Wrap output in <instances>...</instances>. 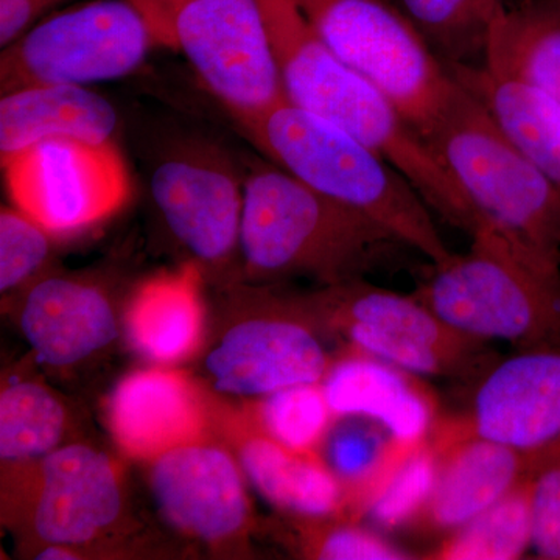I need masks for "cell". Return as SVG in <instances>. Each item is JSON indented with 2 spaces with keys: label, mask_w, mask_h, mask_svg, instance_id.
Instances as JSON below:
<instances>
[{
  "label": "cell",
  "mask_w": 560,
  "mask_h": 560,
  "mask_svg": "<svg viewBox=\"0 0 560 560\" xmlns=\"http://www.w3.org/2000/svg\"><path fill=\"white\" fill-rule=\"evenodd\" d=\"M534 2L540 3V5L547 7V9L560 14V0H534Z\"/></svg>",
  "instance_id": "obj_36"
},
{
  "label": "cell",
  "mask_w": 560,
  "mask_h": 560,
  "mask_svg": "<svg viewBox=\"0 0 560 560\" xmlns=\"http://www.w3.org/2000/svg\"><path fill=\"white\" fill-rule=\"evenodd\" d=\"M55 3L58 0H0V47L16 43Z\"/></svg>",
  "instance_id": "obj_34"
},
{
  "label": "cell",
  "mask_w": 560,
  "mask_h": 560,
  "mask_svg": "<svg viewBox=\"0 0 560 560\" xmlns=\"http://www.w3.org/2000/svg\"><path fill=\"white\" fill-rule=\"evenodd\" d=\"M241 463L254 488L279 510L298 518H350L348 492L318 453L293 451L261 434L243 444Z\"/></svg>",
  "instance_id": "obj_22"
},
{
  "label": "cell",
  "mask_w": 560,
  "mask_h": 560,
  "mask_svg": "<svg viewBox=\"0 0 560 560\" xmlns=\"http://www.w3.org/2000/svg\"><path fill=\"white\" fill-rule=\"evenodd\" d=\"M423 140L469 201L475 234L492 232L530 259L560 270L559 187L459 81Z\"/></svg>",
  "instance_id": "obj_4"
},
{
  "label": "cell",
  "mask_w": 560,
  "mask_h": 560,
  "mask_svg": "<svg viewBox=\"0 0 560 560\" xmlns=\"http://www.w3.org/2000/svg\"><path fill=\"white\" fill-rule=\"evenodd\" d=\"M2 167L14 206L54 235L108 219L130 197L116 142L46 140L2 161Z\"/></svg>",
  "instance_id": "obj_11"
},
{
  "label": "cell",
  "mask_w": 560,
  "mask_h": 560,
  "mask_svg": "<svg viewBox=\"0 0 560 560\" xmlns=\"http://www.w3.org/2000/svg\"><path fill=\"white\" fill-rule=\"evenodd\" d=\"M453 329L521 349L560 345V270L512 248L489 231L466 254L431 264L412 291Z\"/></svg>",
  "instance_id": "obj_5"
},
{
  "label": "cell",
  "mask_w": 560,
  "mask_h": 560,
  "mask_svg": "<svg viewBox=\"0 0 560 560\" xmlns=\"http://www.w3.org/2000/svg\"><path fill=\"white\" fill-rule=\"evenodd\" d=\"M154 205L198 260L221 265L241 249L243 180L231 151L208 132L168 124L145 149Z\"/></svg>",
  "instance_id": "obj_9"
},
{
  "label": "cell",
  "mask_w": 560,
  "mask_h": 560,
  "mask_svg": "<svg viewBox=\"0 0 560 560\" xmlns=\"http://www.w3.org/2000/svg\"><path fill=\"white\" fill-rule=\"evenodd\" d=\"M135 348L160 363L184 359L197 348L202 329L198 271L186 268L145 283L127 318Z\"/></svg>",
  "instance_id": "obj_24"
},
{
  "label": "cell",
  "mask_w": 560,
  "mask_h": 560,
  "mask_svg": "<svg viewBox=\"0 0 560 560\" xmlns=\"http://www.w3.org/2000/svg\"><path fill=\"white\" fill-rule=\"evenodd\" d=\"M50 231L21 209L0 212V290L16 289L40 270L50 254Z\"/></svg>",
  "instance_id": "obj_32"
},
{
  "label": "cell",
  "mask_w": 560,
  "mask_h": 560,
  "mask_svg": "<svg viewBox=\"0 0 560 560\" xmlns=\"http://www.w3.org/2000/svg\"><path fill=\"white\" fill-rule=\"evenodd\" d=\"M447 69L481 102L501 132L560 189V102L482 65Z\"/></svg>",
  "instance_id": "obj_21"
},
{
  "label": "cell",
  "mask_w": 560,
  "mask_h": 560,
  "mask_svg": "<svg viewBox=\"0 0 560 560\" xmlns=\"http://www.w3.org/2000/svg\"><path fill=\"white\" fill-rule=\"evenodd\" d=\"M460 430L529 456L560 445V345L522 349L480 378Z\"/></svg>",
  "instance_id": "obj_12"
},
{
  "label": "cell",
  "mask_w": 560,
  "mask_h": 560,
  "mask_svg": "<svg viewBox=\"0 0 560 560\" xmlns=\"http://www.w3.org/2000/svg\"><path fill=\"white\" fill-rule=\"evenodd\" d=\"M259 3L289 102L377 151L410 180L434 215L474 234L469 201L397 106L341 61L291 0Z\"/></svg>",
  "instance_id": "obj_1"
},
{
  "label": "cell",
  "mask_w": 560,
  "mask_h": 560,
  "mask_svg": "<svg viewBox=\"0 0 560 560\" xmlns=\"http://www.w3.org/2000/svg\"><path fill=\"white\" fill-rule=\"evenodd\" d=\"M480 65L560 102V14L534 0H504L490 21Z\"/></svg>",
  "instance_id": "obj_23"
},
{
  "label": "cell",
  "mask_w": 560,
  "mask_h": 560,
  "mask_svg": "<svg viewBox=\"0 0 560 560\" xmlns=\"http://www.w3.org/2000/svg\"><path fill=\"white\" fill-rule=\"evenodd\" d=\"M304 305L305 313L326 320L350 348L419 377L481 378L500 360L489 341L453 329L415 294L363 279L330 285Z\"/></svg>",
  "instance_id": "obj_8"
},
{
  "label": "cell",
  "mask_w": 560,
  "mask_h": 560,
  "mask_svg": "<svg viewBox=\"0 0 560 560\" xmlns=\"http://www.w3.org/2000/svg\"><path fill=\"white\" fill-rule=\"evenodd\" d=\"M331 361L307 324L296 318L249 319L232 327L206 366L221 393L268 396L320 383Z\"/></svg>",
  "instance_id": "obj_15"
},
{
  "label": "cell",
  "mask_w": 560,
  "mask_h": 560,
  "mask_svg": "<svg viewBox=\"0 0 560 560\" xmlns=\"http://www.w3.org/2000/svg\"><path fill=\"white\" fill-rule=\"evenodd\" d=\"M530 550L560 560V445L541 456L530 477Z\"/></svg>",
  "instance_id": "obj_33"
},
{
  "label": "cell",
  "mask_w": 560,
  "mask_h": 560,
  "mask_svg": "<svg viewBox=\"0 0 560 560\" xmlns=\"http://www.w3.org/2000/svg\"><path fill=\"white\" fill-rule=\"evenodd\" d=\"M503 2H504V0H489L490 9L493 10V13H495V10L499 9L501 3H503Z\"/></svg>",
  "instance_id": "obj_37"
},
{
  "label": "cell",
  "mask_w": 560,
  "mask_h": 560,
  "mask_svg": "<svg viewBox=\"0 0 560 560\" xmlns=\"http://www.w3.org/2000/svg\"><path fill=\"white\" fill-rule=\"evenodd\" d=\"M530 477L466 525L445 534L422 559H522L533 544Z\"/></svg>",
  "instance_id": "obj_26"
},
{
  "label": "cell",
  "mask_w": 560,
  "mask_h": 560,
  "mask_svg": "<svg viewBox=\"0 0 560 560\" xmlns=\"http://www.w3.org/2000/svg\"><path fill=\"white\" fill-rule=\"evenodd\" d=\"M151 488L171 525L208 541L234 536L248 523L249 503L241 469L210 445H179L153 459Z\"/></svg>",
  "instance_id": "obj_14"
},
{
  "label": "cell",
  "mask_w": 560,
  "mask_h": 560,
  "mask_svg": "<svg viewBox=\"0 0 560 560\" xmlns=\"http://www.w3.org/2000/svg\"><path fill=\"white\" fill-rule=\"evenodd\" d=\"M156 47L128 0H94L47 18L0 55L2 94L38 86H90L131 75Z\"/></svg>",
  "instance_id": "obj_10"
},
{
  "label": "cell",
  "mask_w": 560,
  "mask_h": 560,
  "mask_svg": "<svg viewBox=\"0 0 560 560\" xmlns=\"http://www.w3.org/2000/svg\"><path fill=\"white\" fill-rule=\"evenodd\" d=\"M109 423L128 455L154 459L197 441L202 411L194 386L183 375L139 371L125 378L110 397Z\"/></svg>",
  "instance_id": "obj_19"
},
{
  "label": "cell",
  "mask_w": 560,
  "mask_h": 560,
  "mask_svg": "<svg viewBox=\"0 0 560 560\" xmlns=\"http://www.w3.org/2000/svg\"><path fill=\"white\" fill-rule=\"evenodd\" d=\"M323 386L337 418L374 420L407 447L429 441L440 420L436 396L419 375L357 349L331 361Z\"/></svg>",
  "instance_id": "obj_16"
},
{
  "label": "cell",
  "mask_w": 560,
  "mask_h": 560,
  "mask_svg": "<svg viewBox=\"0 0 560 560\" xmlns=\"http://www.w3.org/2000/svg\"><path fill=\"white\" fill-rule=\"evenodd\" d=\"M302 545L308 558L320 560L415 559L407 550L350 518H301Z\"/></svg>",
  "instance_id": "obj_31"
},
{
  "label": "cell",
  "mask_w": 560,
  "mask_h": 560,
  "mask_svg": "<svg viewBox=\"0 0 560 560\" xmlns=\"http://www.w3.org/2000/svg\"><path fill=\"white\" fill-rule=\"evenodd\" d=\"M440 458L431 441L415 448L389 475L382 489L368 504L364 517L381 529L410 528L438 480Z\"/></svg>",
  "instance_id": "obj_30"
},
{
  "label": "cell",
  "mask_w": 560,
  "mask_h": 560,
  "mask_svg": "<svg viewBox=\"0 0 560 560\" xmlns=\"http://www.w3.org/2000/svg\"><path fill=\"white\" fill-rule=\"evenodd\" d=\"M60 401L36 383L18 382L0 394V455L5 460L47 456L65 433Z\"/></svg>",
  "instance_id": "obj_28"
},
{
  "label": "cell",
  "mask_w": 560,
  "mask_h": 560,
  "mask_svg": "<svg viewBox=\"0 0 560 560\" xmlns=\"http://www.w3.org/2000/svg\"><path fill=\"white\" fill-rule=\"evenodd\" d=\"M401 248L411 249L275 162L253 160L245 168L241 254L254 278L312 275L338 285L363 279Z\"/></svg>",
  "instance_id": "obj_2"
},
{
  "label": "cell",
  "mask_w": 560,
  "mask_h": 560,
  "mask_svg": "<svg viewBox=\"0 0 560 560\" xmlns=\"http://www.w3.org/2000/svg\"><path fill=\"white\" fill-rule=\"evenodd\" d=\"M445 66L480 65L485 57L489 0H389Z\"/></svg>",
  "instance_id": "obj_27"
},
{
  "label": "cell",
  "mask_w": 560,
  "mask_h": 560,
  "mask_svg": "<svg viewBox=\"0 0 560 560\" xmlns=\"http://www.w3.org/2000/svg\"><path fill=\"white\" fill-rule=\"evenodd\" d=\"M120 116L113 103L88 86L38 84L2 94L0 160L46 140L114 143Z\"/></svg>",
  "instance_id": "obj_18"
},
{
  "label": "cell",
  "mask_w": 560,
  "mask_h": 560,
  "mask_svg": "<svg viewBox=\"0 0 560 560\" xmlns=\"http://www.w3.org/2000/svg\"><path fill=\"white\" fill-rule=\"evenodd\" d=\"M58 2H61V0H58Z\"/></svg>",
  "instance_id": "obj_38"
},
{
  "label": "cell",
  "mask_w": 560,
  "mask_h": 560,
  "mask_svg": "<svg viewBox=\"0 0 560 560\" xmlns=\"http://www.w3.org/2000/svg\"><path fill=\"white\" fill-rule=\"evenodd\" d=\"M337 419L323 382L276 390L260 407L264 434L300 452H318Z\"/></svg>",
  "instance_id": "obj_29"
},
{
  "label": "cell",
  "mask_w": 560,
  "mask_h": 560,
  "mask_svg": "<svg viewBox=\"0 0 560 560\" xmlns=\"http://www.w3.org/2000/svg\"><path fill=\"white\" fill-rule=\"evenodd\" d=\"M22 330L40 363L69 366L110 345L117 323L97 287L66 278L40 280L25 300Z\"/></svg>",
  "instance_id": "obj_20"
},
{
  "label": "cell",
  "mask_w": 560,
  "mask_h": 560,
  "mask_svg": "<svg viewBox=\"0 0 560 560\" xmlns=\"http://www.w3.org/2000/svg\"><path fill=\"white\" fill-rule=\"evenodd\" d=\"M430 441L440 471L429 503L408 529L442 537L528 480L541 459L467 433L452 418L438 420Z\"/></svg>",
  "instance_id": "obj_13"
},
{
  "label": "cell",
  "mask_w": 560,
  "mask_h": 560,
  "mask_svg": "<svg viewBox=\"0 0 560 560\" xmlns=\"http://www.w3.org/2000/svg\"><path fill=\"white\" fill-rule=\"evenodd\" d=\"M330 50L389 98L420 138L447 108L456 80L389 0H291Z\"/></svg>",
  "instance_id": "obj_7"
},
{
  "label": "cell",
  "mask_w": 560,
  "mask_h": 560,
  "mask_svg": "<svg viewBox=\"0 0 560 560\" xmlns=\"http://www.w3.org/2000/svg\"><path fill=\"white\" fill-rule=\"evenodd\" d=\"M268 160L305 186L377 221L431 264L452 256L429 205L382 154L289 101L237 121Z\"/></svg>",
  "instance_id": "obj_3"
},
{
  "label": "cell",
  "mask_w": 560,
  "mask_h": 560,
  "mask_svg": "<svg viewBox=\"0 0 560 560\" xmlns=\"http://www.w3.org/2000/svg\"><path fill=\"white\" fill-rule=\"evenodd\" d=\"M156 46L183 55L241 121L289 101L259 0H128Z\"/></svg>",
  "instance_id": "obj_6"
},
{
  "label": "cell",
  "mask_w": 560,
  "mask_h": 560,
  "mask_svg": "<svg viewBox=\"0 0 560 560\" xmlns=\"http://www.w3.org/2000/svg\"><path fill=\"white\" fill-rule=\"evenodd\" d=\"M119 478L108 456L66 445L44 456L35 529L47 544H86L119 517Z\"/></svg>",
  "instance_id": "obj_17"
},
{
  "label": "cell",
  "mask_w": 560,
  "mask_h": 560,
  "mask_svg": "<svg viewBox=\"0 0 560 560\" xmlns=\"http://www.w3.org/2000/svg\"><path fill=\"white\" fill-rule=\"evenodd\" d=\"M323 448L324 460L348 492L350 518L359 521L394 469L418 447L400 444L374 420L350 416L335 420Z\"/></svg>",
  "instance_id": "obj_25"
},
{
  "label": "cell",
  "mask_w": 560,
  "mask_h": 560,
  "mask_svg": "<svg viewBox=\"0 0 560 560\" xmlns=\"http://www.w3.org/2000/svg\"><path fill=\"white\" fill-rule=\"evenodd\" d=\"M79 558L80 556H77L75 551L70 550L69 545L62 544H49L36 556V559L43 560H73Z\"/></svg>",
  "instance_id": "obj_35"
}]
</instances>
